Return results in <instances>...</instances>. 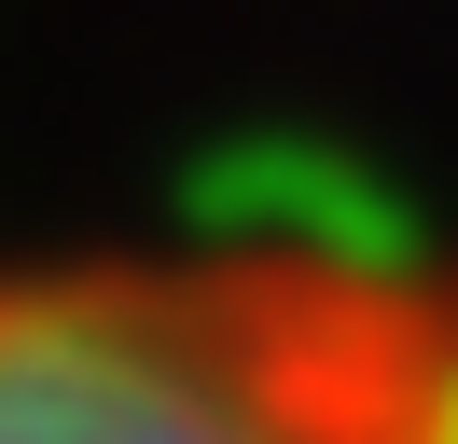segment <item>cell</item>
I'll use <instances>...</instances> for the list:
<instances>
[{
	"label": "cell",
	"mask_w": 458,
	"mask_h": 444,
	"mask_svg": "<svg viewBox=\"0 0 458 444\" xmlns=\"http://www.w3.org/2000/svg\"><path fill=\"white\" fill-rule=\"evenodd\" d=\"M0 444H458V236L140 222L0 250Z\"/></svg>",
	"instance_id": "obj_1"
}]
</instances>
